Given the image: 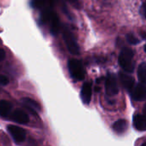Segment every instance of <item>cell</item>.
Returning <instances> with one entry per match:
<instances>
[{
	"label": "cell",
	"mask_w": 146,
	"mask_h": 146,
	"mask_svg": "<svg viewBox=\"0 0 146 146\" xmlns=\"http://www.w3.org/2000/svg\"><path fill=\"white\" fill-rule=\"evenodd\" d=\"M134 52L130 48H124L120 54L119 62L120 67L125 72L133 73L135 68V62H134Z\"/></svg>",
	"instance_id": "obj_1"
},
{
	"label": "cell",
	"mask_w": 146,
	"mask_h": 146,
	"mask_svg": "<svg viewBox=\"0 0 146 146\" xmlns=\"http://www.w3.org/2000/svg\"><path fill=\"white\" fill-rule=\"evenodd\" d=\"M68 69H69L71 77L74 80L80 81L85 78L86 72H85L83 64L82 63L81 61L77 60V59H71L68 62Z\"/></svg>",
	"instance_id": "obj_2"
},
{
	"label": "cell",
	"mask_w": 146,
	"mask_h": 146,
	"mask_svg": "<svg viewBox=\"0 0 146 146\" xmlns=\"http://www.w3.org/2000/svg\"><path fill=\"white\" fill-rule=\"evenodd\" d=\"M63 38L65 40V43L66 44V47H67L68 50L72 55H79V53H80L79 45H78V44H77V42L76 40L75 36L73 35L71 31L67 27L64 28Z\"/></svg>",
	"instance_id": "obj_3"
},
{
	"label": "cell",
	"mask_w": 146,
	"mask_h": 146,
	"mask_svg": "<svg viewBox=\"0 0 146 146\" xmlns=\"http://www.w3.org/2000/svg\"><path fill=\"white\" fill-rule=\"evenodd\" d=\"M105 89L108 96H115L119 92L117 78L114 74H108L105 81Z\"/></svg>",
	"instance_id": "obj_4"
},
{
	"label": "cell",
	"mask_w": 146,
	"mask_h": 146,
	"mask_svg": "<svg viewBox=\"0 0 146 146\" xmlns=\"http://www.w3.org/2000/svg\"><path fill=\"white\" fill-rule=\"evenodd\" d=\"M131 98L135 101H143L146 99V82H139L135 85L130 92Z\"/></svg>",
	"instance_id": "obj_5"
},
{
	"label": "cell",
	"mask_w": 146,
	"mask_h": 146,
	"mask_svg": "<svg viewBox=\"0 0 146 146\" xmlns=\"http://www.w3.org/2000/svg\"><path fill=\"white\" fill-rule=\"evenodd\" d=\"M8 129V132L10 134V136L13 138L14 141L16 143V144H20V143H22L25 139H26V131L18 127V126H8L7 127Z\"/></svg>",
	"instance_id": "obj_6"
},
{
	"label": "cell",
	"mask_w": 146,
	"mask_h": 146,
	"mask_svg": "<svg viewBox=\"0 0 146 146\" xmlns=\"http://www.w3.org/2000/svg\"><path fill=\"white\" fill-rule=\"evenodd\" d=\"M9 118L14 122L21 124V125H26L29 121V117L28 114L24 110H20V109L15 110L14 112H12V114L10 115Z\"/></svg>",
	"instance_id": "obj_7"
},
{
	"label": "cell",
	"mask_w": 146,
	"mask_h": 146,
	"mask_svg": "<svg viewBox=\"0 0 146 146\" xmlns=\"http://www.w3.org/2000/svg\"><path fill=\"white\" fill-rule=\"evenodd\" d=\"M81 99L84 104H89L91 101V97H92V86L91 82H85L82 88H81V92H80Z\"/></svg>",
	"instance_id": "obj_8"
},
{
	"label": "cell",
	"mask_w": 146,
	"mask_h": 146,
	"mask_svg": "<svg viewBox=\"0 0 146 146\" xmlns=\"http://www.w3.org/2000/svg\"><path fill=\"white\" fill-rule=\"evenodd\" d=\"M22 105L28 110L31 113L34 114H38L39 112H40L41 108L39 103H37L35 100L29 98H24L22 99Z\"/></svg>",
	"instance_id": "obj_9"
},
{
	"label": "cell",
	"mask_w": 146,
	"mask_h": 146,
	"mask_svg": "<svg viewBox=\"0 0 146 146\" xmlns=\"http://www.w3.org/2000/svg\"><path fill=\"white\" fill-rule=\"evenodd\" d=\"M120 80L122 86L129 92H131L132 89L135 86V80H134L133 77L129 74L120 73Z\"/></svg>",
	"instance_id": "obj_10"
},
{
	"label": "cell",
	"mask_w": 146,
	"mask_h": 146,
	"mask_svg": "<svg viewBox=\"0 0 146 146\" xmlns=\"http://www.w3.org/2000/svg\"><path fill=\"white\" fill-rule=\"evenodd\" d=\"M133 126L140 132L146 131V115L141 114H135L133 115Z\"/></svg>",
	"instance_id": "obj_11"
},
{
	"label": "cell",
	"mask_w": 146,
	"mask_h": 146,
	"mask_svg": "<svg viewBox=\"0 0 146 146\" xmlns=\"http://www.w3.org/2000/svg\"><path fill=\"white\" fill-rule=\"evenodd\" d=\"M47 24H49V27H50V31H51L52 34H53V35L57 34L59 30V20L57 14L54 11L52 14Z\"/></svg>",
	"instance_id": "obj_12"
},
{
	"label": "cell",
	"mask_w": 146,
	"mask_h": 146,
	"mask_svg": "<svg viewBox=\"0 0 146 146\" xmlns=\"http://www.w3.org/2000/svg\"><path fill=\"white\" fill-rule=\"evenodd\" d=\"M112 127H113V130L116 133L121 134V133H124L127 130V128H128V122L125 119H120V120L115 121Z\"/></svg>",
	"instance_id": "obj_13"
},
{
	"label": "cell",
	"mask_w": 146,
	"mask_h": 146,
	"mask_svg": "<svg viewBox=\"0 0 146 146\" xmlns=\"http://www.w3.org/2000/svg\"><path fill=\"white\" fill-rule=\"evenodd\" d=\"M12 109V104L9 101L0 100V115L3 118H7Z\"/></svg>",
	"instance_id": "obj_14"
},
{
	"label": "cell",
	"mask_w": 146,
	"mask_h": 146,
	"mask_svg": "<svg viewBox=\"0 0 146 146\" xmlns=\"http://www.w3.org/2000/svg\"><path fill=\"white\" fill-rule=\"evenodd\" d=\"M138 77L140 82H146V62H143L139 65L138 69Z\"/></svg>",
	"instance_id": "obj_15"
},
{
	"label": "cell",
	"mask_w": 146,
	"mask_h": 146,
	"mask_svg": "<svg viewBox=\"0 0 146 146\" xmlns=\"http://www.w3.org/2000/svg\"><path fill=\"white\" fill-rule=\"evenodd\" d=\"M126 40L131 44H137L139 43V38H137L133 33H129V34L126 35Z\"/></svg>",
	"instance_id": "obj_16"
},
{
	"label": "cell",
	"mask_w": 146,
	"mask_h": 146,
	"mask_svg": "<svg viewBox=\"0 0 146 146\" xmlns=\"http://www.w3.org/2000/svg\"><path fill=\"white\" fill-rule=\"evenodd\" d=\"M9 81V79L6 76L0 74V85L1 86H6V85H8Z\"/></svg>",
	"instance_id": "obj_17"
},
{
	"label": "cell",
	"mask_w": 146,
	"mask_h": 146,
	"mask_svg": "<svg viewBox=\"0 0 146 146\" xmlns=\"http://www.w3.org/2000/svg\"><path fill=\"white\" fill-rule=\"evenodd\" d=\"M71 4H72L75 8L77 9H80V6H81V3H80V1L79 0H67Z\"/></svg>",
	"instance_id": "obj_18"
},
{
	"label": "cell",
	"mask_w": 146,
	"mask_h": 146,
	"mask_svg": "<svg viewBox=\"0 0 146 146\" xmlns=\"http://www.w3.org/2000/svg\"><path fill=\"white\" fill-rule=\"evenodd\" d=\"M141 14L146 18V3H143V5L141 7Z\"/></svg>",
	"instance_id": "obj_19"
},
{
	"label": "cell",
	"mask_w": 146,
	"mask_h": 146,
	"mask_svg": "<svg viewBox=\"0 0 146 146\" xmlns=\"http://www.w3.org/2000/svg\"><path fill=\"white\" fill-rule=\"evenodd\" d=\"M4 58H5V52H4L3 50L0 49V62L3 61Z\"/></svg>",
	"instance_id": "obj_20"
},
{
	"label": "cell",
	"mask_w": 146,
	"mask_h": 146,
	"mask_svg": "<svg viewBox=\"0 0 146 146\" xmlns=\"http://www.w3.org/2000/svg\"><path fill=\"white\" fill-rule=\"evenodd\" d=\"M144 112H145V115H146V104L145 105V107H144Z\"/></svg>",
	"instance_id": "obj_21"
},
{
	"label": "cell",
	"mask_w": 146,
	"mask_h": 146,
	"mask_svg": "<svg viewBox=\"0 0 146 146\" xmlns=\"http://www.w3.org/2000/svg\"><path fill=\"white\" fill-rule=\"evenodd\" d=\"M141 146H146V143H145V144H143V145H142Z\"/></svg>",
	"instance_id": "obj_22"
},
{
	"label": "cell",
	"mask_w": 146,
	"mask_h": 146,
	"mask_svg": "<svg viewBox=\"0 0 146 146\" xmlns=\"http://www.w3.org/2000/svg\"><path fill=\"white\" fill-rule=\"evenodd\" d=\"M145 52H146V44H145Z\"/></svg>",
	"instance_id": "obj_23"
}]
</instances>
